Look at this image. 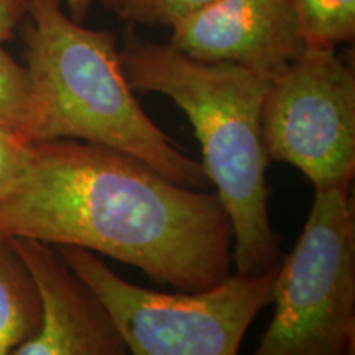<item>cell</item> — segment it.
I'll list each match as a JSON object with an SVG mask.
<instances>
[{"label":"cell","instance_id":"obj_1","mask_svg":"<svg viewBox=\"0 0 355 355\" xmlns=\"http://www.w3.org/2000/svg\"><path fill=\"white\" fill-rule=\"evenodd\" d=\"M0 230L107 255L178 291L217 285L234 260L232 222L216 193L69 139L28 145L24 170L0 194Z\"/></svg>","mask_w":355,"mask_h":355},{"label":"cell","instance_id":"obj_2","mask_svg":"<svg viewBox=\"0 0 355 355\" xmlns=\"http://www.w3.org/2000/svg\"><path fill=\"white\" fill-rule=\"evenodd\" d=\"M121 64L133 91L158 92L188 115L201 144L202 170L214 183L234 229L237 272L278 265L268 214L261 102L268 79L234 63H202L170 43L148 42L133 25L123 32Z\"/></svg>","mask_w":355,"mask_h":355},{"label":"cell","instance_id":"obj_3","mask_svg":"<svg viewBox=\"0 0 355 355\" xmlns=\"http://www.w3.org/2000/svg\"><path fill=\"white\" fill-rule=\"evenodd\" d=\"M25 61L35 102V141L69 139L127 153L173 183L204 188L201 163L159 130L133 96L117 38L74 21L61 0H28Z\"/></svg>","mask_w":355,"mask_h":355},{"label":"cell","instance_id":"obj_4","mask_svg":"<svg viewBox=\"0 0 355 355\" xmlns=\"http://www.w3.org/2000/svg\"><path fill=\"white\" fill-rule=\"evenodd\" d=\"M56 248L104 303L135 355H235L254 319L272 303L278 272V265L235 272L207 290L170 295L132 285L86 248Z\"/></svg>","mask_w":355,"mask_h":355},{"label":"cell","instance_id":"obj_5","mask_svg":"<svg viewBox=\"0 0 355 355\" xmlns=\"http://www.w3.org/2000/svg\"><path fill=\"white\" fill-rule=\"evenodd\" d=\"M349 189L316 191L298 242L278 265L275 313L259 355L354 354L355 222Z\"/></svg>","mask_w":355,"mask_h":355},{"label":"cell","instance_id":"obj_6","mask_svg":"<svg viewBox=\"0 0 355 355\" xmlns=\"http://www.w3.org/2000/svg\"><path fill=\"white\" fill-rule=\"evenodd\" d=\"M268 158L298 168L316 191L350 188L355 171V73L336 48L306 46L272 78L261 102Z\"/></svg>","mask_w":355,"mask_h":355},{"label":"cell","instance_id":"obj_7","mask_svg":"<svg viewBox=\"0 0 355 355\" xmlns=\"http://www.w3.org/2000/svg\"><path fill=\"white\" fill-rule=\"evenodd\" d=\"M170 44L202 63H234L272 79L306 50L288 0H216L171 26Z\"/></svg>","mask_w":355,"mask_h":355},{"label":"cell","instance_id":"obj_8","mask_svg":"<svg viewBox=\"0 0 355 355\" xmlns=\"http://www.w3.org/2000/svg\"><path fill=\"white\" fill-rule=\"evenodd\" d=\"M10 241L32 275L42 324L12 355H123L127 345L114 319L51 243L28 237Z\"/></svg>","mask_w":355,"mask_h":355},{"label":"cell","instance_id":"obj_9","mask_svg":"<svg viewBox=\"0 0 355 355\" xmlns=\"http://www.w3.org/2000/svg\"><path fill=\"white\" fill-rule=\"evenodd\" d=\"M42 306L32 275L0 230V355H10L37 334Z\"/></svg>","mask_w":355,"mask_h":355},{"label":"cell","instance_id":"obj_10","mask_svg":"<svg viewBox=\"0 0 355 355\" xmlns=\"http://www.w3.org/2000/svg\"><path fill=\"white\" fill-rule=\"evenodd\" d=\"M309 48L354 43L355 0H288Z\"/></svg>","mask_w":355,"mask_h":355},{"label":"cell","instance_id":"obj_11","mask_svg":"<svg viewBox=\"0 0 355 355\" xmlns=\"http://www.w3.org/2000/svg\"><path fill=\"white\" fill-rule=\"evenodd\" d=\"M35 102L28 71L0 43V132L24 145L33 144Z\"/></svg>","mask_w":355,"mask_h":355},{"label":"cell","instance_id":"obj_12","mask_svg":"<svg viewBox=\"0 0 355 355\" xmlns=\"http://www.w3.org/2000/svg\"><path fill=\"white\" fill-rule=\"evenodd\" d=\"M216 0H105L104 7L130 25L175 26Z\"/></svg>","mask_w":355,"mask_h":355},{"label":"cell","instance_id":"obj_13","mask_svg":"<svg viewBox=\"0 0 355 355\" xmlns=\"http://www.w3.org/2000/svg\"><path fill=\"white\" fill-rule=\"evenodd\" d=\"M28 145L13 140L0 132V194L10 186L24 170Z\"/></svg>","mask_w":355,"mask_h":355},{"label":"cell","instance_id":"obj_14","mask_svg":"<svg viewBox=\"0 0 355 355\" xmlns=\"http://www.w3.org/2000/svg\"><path fill=\"white\" fill-rule=\"evenodd\" d=\"M28 13V0H0V43L15 38Z\"/></svg>","mask_w":355,"mask_h":355},{"label":"cell","instance_id":"obj_15","mask_svg":"<svg viewBox=\"0 0 355 355\" xmlns=\"http://www.w3.org/2000/svg\"><path fill=\"white\" fill-rule=\"evenodd\" d=\"M64 2L69 10L71 19L78 21V24H84V21L87 20L89 12H91L92 6H94L96 2H99L104 6L105 0H64Z\"/></svg>","mask_w":355,"mask_h":355}]
</instances>
